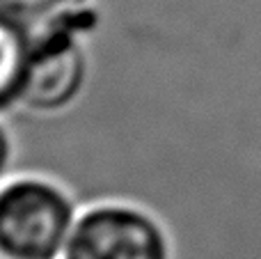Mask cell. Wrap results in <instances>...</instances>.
Returning <instances> with one entry per match:
<instances>
[{"mask_svg": "<svg viewBox=\"0 0 261 259\" xmlns=\"http://www.w3.org/2000/svg\"><path fill=\"white\" fill-rule=\"evenodd\" d=\"M78 214L69 193L44 177L0 184V259H60Z\"/></svg>", "mask_w": 261, "mask_h": 259, "instance_id": "cell-1", "label": "cell"}, {"mask_svg": "<svg viewBox=\"0 0 261 259\" xmlns=\"http://www.w3.org/2000/svg\"><path fill=\"white\" fill-rule=\"evenodd\" d=\"M92 28L94 18H81L35 32L18 106L37 115H55L76 103L90 73L83 37Z\"/></svg>", "mask_w": 261, "mask_h": 259, "instance_id": "cell-2", "label": "cell"}, {"mask_svg": "<svg viewBox=\"0 0 261 259\" xmlns=\"http://www.w3.org/2000/svg\"><path fill=\"white\" fill-rule=\"evenodd\" d=\"M60 259H174V241L149 211L103 202L78 214Z\"/></svg>", "mask_w": 261, "mask_h": 259, "instance_id": "cell-3", "label": "cell"}, {"mask_svg": "<svg viewBox=\"0 0 261 259\" xmlns=\"http://www.w3.org/2000/svg\"><path fill=\"white\" fill-rule=\"evenodd\" d=\"M35 32L0 12V113L18 103Z\"/></svg>", "mask_w": 261, "mask_h": 259, "instance_id": "cell-4", "label": "cell"}, {"mask_svg": "<svg viewBox=\"0 0 261 259\" xmlns=\"http://www.w3.org/2000/svg\"><path fill=\"white\" fill-rule=\"evenodd\" d=\"M0 12L16 18L32 32L60 23L94 18L92 0H0Z\"/></svg>", "mask_w": 261, "mask_h": 259, "instance_id": "cell-5", "label": "cell"}, {"mask_svg": "<svg viewBox=\"0 0 261 259\" xmlns=\"http://www.w3.org/2000/svg\"><path fill=\"white\" fill-rule=\"evenodd\" d=\"M12 161H14V140L7 128L0 124V184L7 179Z\"/></svg>", "mask_w": 261, "mask_h": 259, "instance_id": "cell-6", "label": "cell"}]
</instances>
